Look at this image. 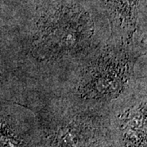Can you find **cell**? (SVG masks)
<instances>
[{"instance_id": "obj_3", "label": "cell", "mask_w": 147, "mask_h": 147, "mask_svg": "<svg viewBox=\"0 0 147 147\" xmlns=\"http://www.w3.org/2000/svg\"><path fill=\"white\" fill-rule=\"evenodd\" d=\"M98 128L87 117L74 116L56 123L47 137L55 147H92L99 138Z\"/></svg>"}, {"instance_id": "obj_4", "label": "cell", "mask_w": 147, "mask_h": 147, "mask_svg": "<svg viewBox=\"0 0 147 147\" xmlns=\"http://www.w3.org/2000/svg\"><path fill=\"white\" fill-rule=\"evenodd\" d=\"M146 103L125 112L121 119V131L126 147H146Z\"/></svg>"}, {"instance_id": "obj_2", "label": "cell", "mask_w": 147, "mask_h": 147, "mask_svg": "<svg viewBox=\"0 0 147 147\" xmlns=\"http://www.w3.org/2000/svg\"><path fill=\"white\" fill-rule=\"evenodd\" d=\"M131 59L116 50L101 53L84 69L79 91L86 99L106 100L122 92L131 73Z\"/></svg>"}, {"instance_id": "obj_6", "label": "cell", "mask_w": 147, "mask_h": 147, "mask_svg": "<svg viewBox=\"0 0 147 147\" xmlns=\"http://www.w3.org/2000/svg\"><path fill=\"white\" fill-rule=\"evenodd\" d=\"M0 147H26L14 129L0 119Z\"/></svg>"}, {"instance_id": "obj_5", "label": "cell", "mask_w": 147, "mask_h": 147, "mask_svg": "<svg viewBox=\"0 0 147 147\" xmlns=\"http://www.w3.org/2000/svg\"><path fill=\"white\" fill-rule=\"evenodd\" d=\"M118 27L127 38L132 36L136 30L137 18L135 15V7L137 0H109Z\"/></svg>"}, {"instance_id": "obj_1", "label": "cell", "mask_w": 147, "mask_h": 147, "mask_svg": "<svg viewBox=\"0 0 147 147\" xmlns=\"http://www.w3.org/2000/svg\"><path fill=\"white\" fill-rule=\"evenodd\" d=\"M92 34L93 25L86 12L69 7H58L38 21L33 53L41 60L71 56L88 47Z\"/></svg>"}]
</instances>
